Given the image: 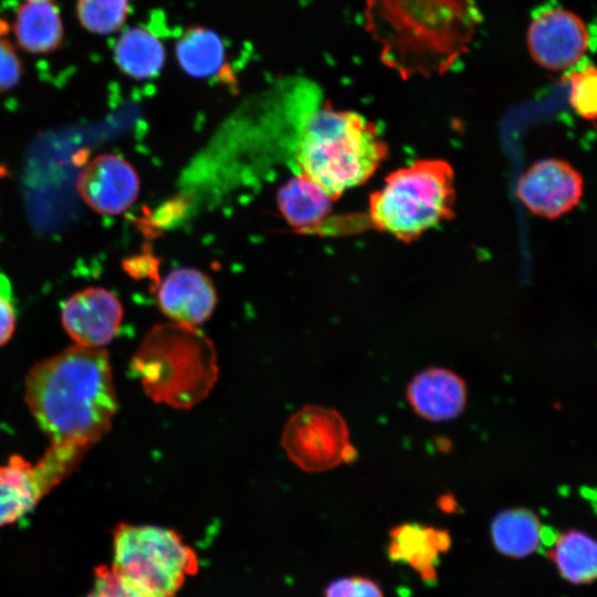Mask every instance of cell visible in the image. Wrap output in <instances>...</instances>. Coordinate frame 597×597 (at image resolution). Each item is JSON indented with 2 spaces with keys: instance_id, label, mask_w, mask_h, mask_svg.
<instances>
[{
  "instance_id": "4fadbf2b",
  "label": "cell",
  "mask_w": 597,
  "mask_h": 597,
  "mask_svg": "<svg viewBox=\"0 0 597 597\" xmlns=\"http://www.w3.org/2000/svg\"><path fill=\"white\" fill-rule=\"evenodd\" d=\"M156 301L172 323L197 327L212 315L218 296L207 274L192 268H179L159 283Z\"/></svg>"
},
{
  "instance_id": "30bf717a",
  "label": "cell",
  "mask_w": 597,
  "mask_h": 597,
  "mask_svg": "<svg viewBox=\"0 0 597 597\" xmlns=\"http://www.w3.org/2000/svg\"><path fill=\"white\" fill-rule=\"evenodd\" d=\"M584 180L567 161L547 158L534 163L519 179L516 196L534 214L556 219L575 208Z\"/></svg>"
},
{
  "instance_id": "d4e9b609",
  "label": "cell",
  "mask_w": 597,
  "mask_h": 597,
  "mask_svg": "<svg viewBox=\"0 0 597 597\" xmlns=\"http://www.w3.org/2000/svg\"><path fill=\"white\" fill-rule=\"evenodd\" d=\"M325 597H384V595L374 580L350 576L332 582L325 590Z\"/></svg>"
},
{
  "instance_id": "7a4b0ae2",
  "label": "cell",
  "mask_w": 597,
  "mask_h": 597,
  "mask_svg": "<svg viewBox=\"0 0 597 597\" xmlns=\"http://www.w3.org/2000/svg\"><path fill=\"white\" fill-rule=\"evenodd\" d=\"M380 61L404 80L441 75L468 52L482 15L474 0H365Z\"/></svg>"
},
{
  "instance_id": "ffe728a7",
  "label": "cell",
  "mask_w": 597,
  "mask_h": 597,
  "mask_svg": "<svg viewBox=\"0 0 597 597\" xmlns=\"http://www.w3.org/2000/svg\"><path fill=\"white\" fill-rule=\"evenodd\" d=\"M114 59L121 72L143 81L154 78L160 73L166 61V51L154 33L142 27H133L117 39Z\"/></svg>"
},
{
  "instance_id": "9a60e30c",
  "label": "cell",
  "mask_w": 597,
  "mask_h": 597,
  "mask_svg": "<svg viewBox=\"0 0 597 597\" xmlns=\"http://www.w3.org/2000/svg\"><path fill=\"white\" fill-rule=\"evenodd\" d=\"M450 543L446 530L405 523L390 531L388 555L394 562L410 565L426 583H434L439 555L449 548Z\"/></svg>"
},
{
  "instance_id": "8992f818",
  "label": "cell",
  "mask_w": 597,
  "mask_h": 597,
  "mask_svg": "<svg viewBox=\"0 0 597 597\" xmlns=\"http://www.w3.org/2000/svg\"><path fill=\"white\" fill-rule=\"evenodd\" d=\"M113 547V570L149 597H175L198 570L195 551L171 528L119 524Z\"/></svg>"
},
{
  "instance_id": "7c38bea8",
  "label": "cell",
  "mask_w": 597,
  "mask_h": 597,
  "mask_svg": "<svg viewBox=\"0 0 597 597\" xmlns=\"http://www.w3.org/2000/svg\"><path fill=\"white\" fill-rule=\"evenodd\" d=\"M61 320L75 344L102 347L117 335L123 320V306L111 291L87 287L64 302Z\"/></svg>"
},
{
  "instance_id": "3957f363",
  "label": "cell",
  "mask_w": 597,
  "mask_h": 597,
  "mask_svg": "<svg viewBox=\"0 0 597 597\" xmlns=\"http://www.w3.org/2000/svg\"><path fill=\"white\" fill-rule=\"evenodd\" d=\"M387 155L374 123L331 105L306 116L296 150L301 171L333 200L368 180Z\"/></svg>"
},
{
  "instance_id": "8fae6325",
  "label": "cell",
  "mask_w": 597,
  "mask_h": 597,
  "mask_svg": "<svg viewBox=\"0 0 597 597\" xmlns=\"http://www.w3.org/2000/svg\"><path fill=\"white\" fill-rule=\"evenodd\" d=\"M76 190L95 212L116 216L125 212L138 197L139 178L134 167L114 154L91 159L76 178Z\"/></svg>"
},
{
  "instance_id": "cb8c5ba5",
  "label": "cell",
  "mask_w": 597,
  "mask_h": 597,
  "mask_svg": "<svg viewBox=\"0 0 597 597\" xmlns=\"http://www.w3.org/2000/svg\"><path fill=\"white\" fill-rule=\"evenodd\" d=\"M88 597H149L126 580L113 568L101 566L95 570L94 586Z\"/></svg>"
},
{
  "instance_id": "ac0fdd59",
  "label": "cell",
  "mask_w": 597,
  "mask_h": 597,
  "mask_svg": "<svg viewBox=\"0 0 597 597\" xmlns=\"http://www.w3.org/2000/svg\"><path fill=\"white\" fill-rule=\"evenodd\" d=\"M175 52L181 70L192 77L224 75L226 78L229 73L224 44L221 38L208 28L187 29L177 41Z\"/></svg>"
},
{
  "instance_id": "2e32d148",
  "label": "cell",
  "mask_w": 597,
  "mask_h": 597,
  "mask_svg": "<svg viewBox=\"0 0 597 597\" xmlns=\"http://www.w3.org/2000/svg\"><path fill=\"white\" fill-rule=\"evenodd\" d=\"M12 31L28 53L48 54L59 49L64 28L56 0H23L15 10Z\"/></svg>"
},
{
  "instance_id": "52a82bcc",
  "label": "cell",
  "mask_w": 597,
  "mask_h": 597,
  "mask_svg": "<svg viewBox=\"0 0 597 597\" xmlns=\"http://www.w3.org/2000/svg\"><path fill=\"white\" fill-rule=\"evenodd\" d=\"M281 446L295 465L310 473L334 469L357 457L343 416L316 405L304 406L289 418Z\"/></svg>"
},
{
  "instance_id": "6da1fadb",
  "label": "cell",
  "mask_w": 597,
  "mask_h": 597,
  "mask_svg": "<svg viewBox=\"0 0 597 597\" xmlns=\"http://www.w3.org/2000/svg\"><path fill=\"white\" fill-rule=\"evenodd\" d=\"M25 401L51 443L86 450L108 431L117 408L107 352L75 344L36 364Z\"/></svg>"
},
{
  "instance_id": "7402d4cb",
  "label": "cell",
  "mask_w": 597,
  "mask_h": 597,
  "mask_svg": "<svg viewBox=\"0 0 597 597\" xmlns=\"http://www.w3.org/2000/svg\"><path fill=\"white\" fill-rule=\"evenodd\" d=\"M129 12V0H77L76 17L87 31L107 35L117 32Z\"/></svg>"
},
{
  "instance_id": "277c9868",
  "label": "cell",
  "mask_w": 597,
  "mask_h": 597,
  "mask_svg": "<svg viewBox=\"0 0 597 597\" xmlns=\"http://www.w3.org/2000/svg\"><path fill=\"white\" fill-rule=\"evenodd\" d=\"M129 368L150 399L176 409L206 399L219 375L212 341L197 327L172 322L147 333Z\"/></svg>"
},
{
  "instance_id": "5bb4252c",
  "label": "cell",
  "mask_w": 597,
  "mask_h": 597,
  "mask_svg": "<svg viewBox=\"0 0 597 597\" xmlns=\"http://www.w3.org/2000/svg\"><path fill=\"white\" fill-rule=\"evenodd\" d=\"M407 399L420 417L430 421H446L464 410L467 386L452 370L431 367L412 378L407 387Z\"/></svg>"
},
{
  "instance_id": "9c48e42d",
  "label": "cell",
  "mask_w": 597,
  "mask_h": 597,
  "mask_svg": "<svg viewBox=\"0 0 597 597\" xmlns=\"http://www.w3.org/2000/svg\"><path fill=\"white\" fill-rule=\"evenodd\" d=\"M589 45L585 22L557 6L537 9L527 30V48L533 60L549 71L567 70L584 59Z\"/></svg>"
},
{
  "instance_id": "ba28073f",
  "label": "cell",
  "mask_w": 597,
  "mask_h": 597,
  "mask_svg": "<svg viewBox=\"0 0 597 597\" xmlns=\"http://www.w3.org/2000/svg\"><path fill=\"white\" fill-rule=\"evenodd\" d=\"M85 451L72 444L50 443L35 463L15 454L0 465V527L30 512L75 469Z\"/></svg>"
},
{
  "instance_id": "4316f807",
  "label": "cell",
  "mask_w": 597,
  "mask_h": 597,
  "mask_svg": "<svg viewBox=\"0 0 597 597\" xmlns=\"http://www.w3.org/2000/svg\"><path fill=\"white\" fill-rule=\"evenodd\" d=\"M7 287L8 284H3L2 289H0V346L10 339L15 325V315L11 298L4 293Z\"/></svg>"
},
{
  "instance_id": "484cf974",
  "label": "cell",
  "mask_w": 597,
  "mask_h": 597,
  "mask_svg": "<svg viewBox=\"0 0 597 597\" xmlns=\"http://www.w3.org/2000/svg\"><path fill=\"white\" fill-rule=\"evenodd\" d=\"M23 74V66L14 46L0 34V93L15 87Z\"/></svg>"
},
{
  "instance_id": "e0dca14e",
  "label": "cell",
  "mask_w": 597,
  "mask_h": 597,
  "mask_svg": "<svg viewBox=\"0 0 597 597\" xmlns=\"http://www.w3.org/2000/svg\"><path fill=\"white\" fill-rule=\"evenodd\" d=\"M334 200L303 171L293 176L277 192V206L294 228L310 229L325 220Z\"/></svg>"
},
{
  "instance_id": "603a6c76",
  "label": "cell",
  "mask_w": 597,
  "mask_h": 597,
  "mask_svg": "<svg viewBox=\"0 0 597 597\" xmlns=\"http://www.w3.org/2000/svg\"><path fill=\"white\" fill-rule=\"evenodd\" d=\"M569 102L583 118H596L597 74L594 64L588 61L576 64L568 75Z\"/></svg>"
},
{
  "instance_id": "5b68a950",
  "label": "cell",
  "mask_w": 597,
  "mask_h": 597,
  "mask_svg": "<svg viewBox=\"0 0 597 597\" xmlns=\"http://www.w3.org/2000/svg\"><path fill=\"white\" fill-rule=\"evenodd\" d=\"M454 176L439 159L417 160L389 174L369 197V219L380 231L409 243L454 217Z\"/></svg>"
},
{
  "instance_id": "d6986e66",
  "label": "cell",
  "mask_w": 597,
  "mask_h": 597,
  "mask_svg": "<svg viewBox=\"0 0 597 597\" xmlns=\"http://www.w3.org/2000/svg\"><path fill=\"white\" fill-rule=\"evenodd\" d=\"M544 530L545 526L533 511L514 507L500 512L493 519L491 536L501 554L523 558L543 545Z\"/></svg>"
},
{
  "instance_id": "44dd1931",
  "label": "cell",
  "mask_w": 597,
  "mask_h": 597,
  "mask_svg": "<svg viewBox=\"0 0 597 597\" xmlns=\"http://www.w3.org/2000/svg\"><path fill=\"white\" fill-rule=\"evenodd\" d=\"M547 556L572 584H590L597 575V545L586 533L570 530L557 535Z\"/></svg>"
}]
</instances>
